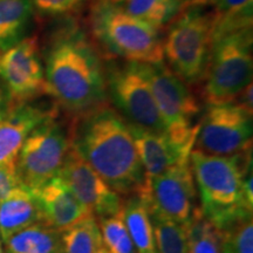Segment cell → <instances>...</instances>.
<instances>
[{"label": "cell", "instance_id": "obj_1", "mask_svg": "<svg viewBox=\"0 0 253 253\" xmlns=\"http://www.w3.org/2000/svg\"><path fill=\"white\" fill-rule=\"evenodd\" d=\"M71 145L120 195L143 185L144 170L126 120L107 103L79 115L69 126Z\"/></svg>", "mask_w": 253, "mask_h": 253}, {"label": "cell", "instance_id": "obj_2", "mask_svg": "<svg viewBox=\"0 0 253 253\" xmlns=\"http://www.w3.org/2000/svg\"><path fill=\"white\" fill-rule=\"evenodd\" d=\"M45 93L75 115L106 103L104 69L81 32H66L50 47L46 59Z\"/></svg>", "mask_w": 253, "mask_h": 253}, {"label": "cell", "instance_id": "obj_3", "mask_svg": "<svg viewBox=\"0 0 253 253\" xmlns=\"http://www.w3.org/2000/svg\"><path fill=\"white\" fill-rule=\"evenodd\" d=\"M251 153L250 149L230 156H217L194 149L190 156L201 210L219 231L252 217Z\"/></svg>", "mask_w": 253, "mask_h": 253}, {"label": "cell", "instance_id": "obj_4", "mask_svg": "<svg viewBox=\"0 0 253 253\" xmlns=\"http://www.w3.org/2000/svg\"><path fill=\"white\" fill-rule=\"evenodd\" d=\"M208 6H192L179 12L163 40L168 66L188 84L203 80L210 58L213 14Z\"/></svg>", "mask_w": 253, "mask_h": 253}, {"label": "cell", "instance_id": "obj_5", "mask_svg": "<svg viewBox=\"0 0 253 253\" xmlns=\"http://www.w3.org/2000/svg\"><path fill=\"white\" fill-rule=\"evenodd\" d=\"M252 27L213 40L203 79V96L208 106L235 102L252 84Z\"/></svg>", "mask_w": 253, "mask_h": 253}, {"label": "cell", "instance_id": "obj_6", "mask_svg": "<svg viewBox=\"0 0 253 253\" xmlns=\"http://www.w3.org/2000/svg\"><path fill=\"white\" fill-rule=\"evenodd\" d=\"M96 39L126 61L157 63L164 60L158 30L132 17L122 6L97 2L91 14Z\"/></svg>", "mask_w": 253, "mask_h": 253}, {"label": "cell", "instance_id": "obj_7", "mask_svg": "<svg viewBox=\"0 0 253 253\" xmlns=\"http://www.w3.org/2000/svg\"><path fill=\"white\" fill-rule=\"evenodd\" d=\"M149 82L155 102L162 118L167 132L182 143H195L199 123H194L199 114V103L178 75L164 61L141 63Z\"/></svg>", "mask_w": 253, "mask_h": 253}, {"label": "cell", "instance_id": "obj_8", "mask_svg": "<svg viewBox=\"0 0 253 253\" xmlns=\"http://www.w3.org/2000/svg\"><path fill=\"white\" fill-rule=\"evenodd\" d=\"M69 149V129L56 121V116L41 123L19 153L17 170L21 185L33 191L58 176Z\"/></svg>", "mask_w": 253, "mask_h": 253}, {"label": "cell", "instance_id": "obj_9", "mask_svg": "<svg viewBox=\"0 0 253 253\" xmlns=\"http://www.w3.org/2000/svg\"><path fill=\"white\" fill-rule=\"evenodd\" d=\"M107 94L128 123L155 131H167L141 63H114L104 71Z\"/></svg>", "mask_w": 253, "mask_h": 253}, {"label": "cell", "instance_id": "obj_10", "mask_svg": "<svg viewBox=\"0 0 253 253\" xmlns=\"http://www.w3.org/2000/svg\"><path fill=\"white\" fill-rule=\"evenodd\" d=\"M252 112L237 102L208 106L199 123L196 150L230 156L250 150L252 145Z\"/></svg>", "mask_w": 253, "mask_h": 253}, {"label": "cell", "instance_id": "obj_11", "mask_svg": "<svg viewBox=\"0 0 253 253\" xmlns=\"http://www.w3.org/2000/svg\"><path fill=\"white\" fill-rule=\"evenodd\" d=\"M148 212L185 224L196 208V188L190 160L183 161L162 175L147 179L137 194Z\"/></svg>", "mask_w": 253, "mask_h": 253}, {"label": "cell", "instance_id": "obj_12", "mask_svg": "<svg viewBox=\"0 0 253 253\" xmlns=\"http://www.w3.org/2000/svg\"><path fill=\"white\" fill-rule=\"evenodd\" d=\"M0 81L8 94L9 108L45 93V68L37 38H26L0 55Z\"/></svg>", "mask_w": 253, "mask_h": 253}, {"label": "cell", "instance_id": "obj_13", "mask_svg": "<svg viewBox=\"0 0 253 253\" xmlns=\"http://www.w3.org/2000/svg\"><path fill=\"white\" fill-rule=\"evenodd\" d=\"M58 176L94 216H113L122 210L123 199L120 194L101 178L72 145Z\"/></svg>", "mask_w": 253, "mask_h": 253}, {"label": "cell", "instance_id": "obj_14", "mask_svg": "<svg viewBox=\"0 0 253 253\" xmlns=\"http://www.w3.org/2000/svg\"><path fill=\"white\" fill-rule=\"evenodd\" d=\"M138 157L144 170V181L162 175L183 161L190 160L195 143H182L167 131H155L128 123Z\"/></svg>", "mask_w": 253, "mask_h": 253}, {"label": "cell", "instance_id": "obj_15", "mask_svg": "<svg viewBox=\"0 0 253 253\" xmlns=\"http://www.w3.org/2000/svg\"><path fill=\"white\" fill-rule=\"evenodd\" d=\"M32 192L39 205L41 223L60 232L93 214L59 176Z\"/></svg>", "mask_w": 253, "mask_h": 253}, {"label": "cell", "instance_id": "obj_16", "mask_svg": "<svg viewBox=\"0 0 253 253\" xmlns=\"http://www.w3.org/2000/svg\"><path fill=\"white\" fill-rule=\"evenodd\" d=\"M58 115L55 108H43L28 102L11 107L0 120V163L17 162L26 138L46 120Z\"/></svg>", "mask_w": 253, "mask_h": 253}, {"label": "cell", "instance_id": "obj_17", "mask_svg": "<svg viewBox=\"0 0 253 253\" xmlns=\"http://www.w3.org/2000/svg\"><path fill=\"white\" fill-rule=\"evenodd\" d=\"M36 223H41L39 205L26 186H17L0 202V238L4 242Z\"/></svg>", "mask_w": 253, "mask_h": 253}, {"label": "cell", "instance_id": "obj_18", "mask_svg": "<svg viewBox=\"0 0 253 253\" xmlns=\"http://www.w3.org/2000/svg\"><path fill=\"white\" fill-rule=\"evenodd\" d=\"M5 244L7 253H63L61 232L43 223L25 227Z\"/></svg>", "mask_w": 253, "mask_h": 253}, {"label": "cell", "instance_id": "obj_19", "mask_svg": "<svg viewBox=\"0 0 253 253\" xmlns=\"http://www.w3.org/2000/svg\"><path fill=\"white\" fill-rule=\"evenodd\" d=\"M213 14V40L252 27L253 0H209Z\"/></svg>", "mask_w": 253, "mask_h": 253}, {"label": "cell", "instance_id": "obj_20", "mask_svg": "<svg viewBox=\"0 0 253 253\" xmlns=\"http://www.w3.org/2000/svg\"><path fill=\"white\" fill-rule=\"evenodd\" d=\"M122 217L137 253H157L149 212L137 195L123 202Z\"/></svg>", "mask_w": 253, "mask_h": 253}, {"label": "cell", "instance_id": "obj_21", "mask_svg": "<svg viewBox=\"0 0 253 253\" xmlns=\"http://www.w3.org/2000/svg\"><path fill=\"white\" fill-rule=\"evenodd\" d=\"M32 8L28 0H0V50L4 52L24 39Z\"/></svg>", "mask_w": 253, "mask_h": 253}, {"label": "cell", "instance_id": "obj_22", "mask_svg": "<svg viewBox=\"0 0 253 253\" xmlns=\"http://www.w3.org/2000/svg\"><path fill=\"white\" fill-rule=\"evenodd\" d=\"M63 253H97L102 249L99 221L94 214L61 232Z\"/></svg>", "mask_w": 253, "mask_h": 253}, {"label": "cell", "instance_id": "obj_23", "mask_svg": "<svg viewBox=\"0 0 253 253\" xmlns=\"http://www.w3.org/2000/svg\"><path fill=\"white\" fill-rule=\"evenodd\" d=\"M188 233L189 253H221V233L196 208L190 220L185 224Z\"/></svg>", "mask_w": 253, "mask_h": 253}, {"label": "cell", "instance_id": "obj_24", "mask_svg": "<svg viewBox=\"0 0 253 253\" xmlns=\"http://www.w3.org/2000/svg\"><path fill=\"white\" fill-rule=\"evenodd\" d=\"M120 6L156 30L166 26L179 13L172 0H125Z\"/></svg>", "mask_w": 253, "mask_h": 253}, {"label": "cell", "instance_id": "obj_25", "mask_svg": "<svg viewBox=\"0 0 253 253\" xmlns=\"http://www.w3.org/2000/svg\"><path fill=\"white\" fill-rule=\"evenodd\" d=\"M157 253H189L184 224L149 214Z\"/></svg>", "mask_w": 253, "mask_h": 253}, {"label": "cell", "instance_id": "obj_26", "mask_svg": "<svg viewBox=\"0 0 253 253\" xmlns=\"http://www.w3.org/2000/svg\"><path fill=\"white\" fill-rule=\"evenodd\" d=\"M99 225L103 248L109 253H137L123 220L122 210L113 216L100 218Z\"/></svg>", "mask_w": 253, "mask_h": 253}, {"label": "cell", "instance_id": "obj_27", "mask_svg": "<svg viewBox=\"0 0 253 253\" xmlns=\"http://www.w3.org/2000/svg\"><path fill=\"white\" fill-rule=\"evenodd\" d=\"M221 233V253H253L252 217L231 224Z\"/></svg>", "mask_w": 253, "mask_h": 253}, {"label": "cell", "instance_id": "obj_28", "mask_svg": "<svg viewBox=\"0 0 253 253\" xmlns=\"http://www.w3.org/2000/svg\"><path fill=\"white\" fill-rule=\"evenodd\" d=\"M32 7L46 14H65L78 7L81 0H28Z\"/></svg>", "mask_w": 253, "mask_h": 253}, {"label": "cell", "instance_id": "obj_29", "mask_svg": "<svg viewBox=\"0 0 253 253\" xmlns=\"http://www.w3.org/2000/svg\"><path fill=\"white\" fill-rule=\"evenodd\" d=\"M21 185L19 179L17 162L0 163V202L7 197L12 190Z\"/></svg>", "mask_w": 253, "mask_h": 253}, {"label": "cell", "instance_id": "obj_30", "mask_svg": "<svg viewBox=\"0 0 253 253\" xmlns=\"http://www.w3.org/2000/svg\"><path fill=\"white\" fill-rule=\"evenodd\" d=\"M9 109V99L8 94L6 91V88L4 84H1L0 81V120L5 116V114L8 112Z\"/></svg>", "mask_w": 253, "mask_h": 253}, {"label": "cell", "instance_id": "obj_31", "mask_svg": "<svg viewBox=\"0 0 253 253\" xmlns=\"http://www.w3.org/2000/svg\"><path fill=\"white\" fill-rule=\"evenodd\" d=\"M173 4L176 5L178 12L184 11V9L192 7V6H201V5H208L209 0H172Z\"/></svg>", "mask_w": 253, "mask_h": 253}, {"label": "cell", "instance_id": "obj_32", "mask_svg": "<svg viewBox=\"0 0 253 253\" xmlns=\"http://www.w3.org/2000/svg\"><path fill=\"white\" fill-rule=\"evenodd\" d=\"M123 1L125 0H99L97 2H102V4H108V5H116V6H120L123 4Z\"/></svg>", "mask_w": 253, "mask_h": 253}, {"label": "cell", "instance_id": "obj_33", "mask_svg": "<svg viewBox=\"0 0 253 253\" xmlns=\"http://www.w3.org/2000/svg\"><path fill=\"white\" fill-rule=\"evenodd\" d=\"M97 253H109V252H108V251H107V250H106V249H104V248H103V246H102V249H101V250H100V251H99V252H97Z\"/></svg>", "mask_w": 253, "mask_h": 253}, {"label": "cell", "instance_id": "obj_34", "mask_svg": "<svg viewBox=\"0 0 253 253\" xmlns=\"http://www.w3.org/2000/svg\"><path fill=\"white\" fill-rule=\"evenodd\" d=\"M0 253H4V251H2V248H1V240H0Z\"/></svg>", "mask_w": 253, "mask_h": 253}]
</instances>
